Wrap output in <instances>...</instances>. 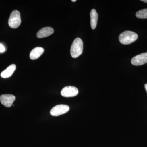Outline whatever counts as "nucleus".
Returning <instances> with one entry per match:
<instances>
[{
    "label": "nucleus",
    "instance_id": "4",
    "mask_svg": "<svg viewBox=\"0 0 147 147\" xmlns=\"http://www.w3.org/2000/svg\"><path fill=\"white\" fill-rule=\"evenodd\" d=\"M68 105L64 104H60L53 107L50 111V115L53 116H58L63 115L69 111Z\"/></svg>",
    "mask_w": 147,
    "mask_h": 147
},
{
    "label": "nucleus",
    "instance_id": "3",
    "mask_svg": "<svg viewBox=\"0 0 147 147\" xmlns=\"http://www.w3.org/2000/svg\"><path fill=\"white\" fill-rule=\"evenodd\" d=\"M21 15L18 10H14L11 13L8 20V24L10 28L13 29L18 28L21 24Z\"/></svg>",
    "mask_w": 147,
    "mask_h": 147
},
{
    "label": "nucleus",
    "instance_id": "15",
    "mask_svg": "<svg viewBox=\"0 0 147 147\" xmlns=\"http://www.w3.org/2000/svg\"><path fill=\"white\" fill-rule=\"evenodd\" d=\"M141 1H142V2H144L146 3H147V0H142Z\"/></svg>",
    "mask_w": 147,
    "mask_h": 147
},
{
    "label": "nucleus",
    "instance_id": "13",
    "mask_svg": "<svg viewBox=\"0 0 147 147\" xmlns=\"http://www.w3.org/2000/svg\"><path fill=\"white\" fill-rule=\"evenodd\" d=\"M5 51V48L2 44L0 43V53H3Z\"/></svg>",
    "mask_w": 147,
    "mask_h": 147
},
{
    "label": "nucleus",
    "instance_id": "11",
    "mask_svg": "<svg viewBox=\"0 0 147 147\" xmlns=\"http://www.w3.org/2000/svg\"><path fill=\"white\" fill-rule=\"evenodd\" d=\"M16 66L15 64L11 65L1 72V76L2 78H9L12 75L14 71L16 70Z\"/></svg>",
    "mask_w": 147,
    "mask_h": 147
},
{
    "label": "nucleus",
    "instance_id": "12",
    "mask_svg": "<svg viewBox=\"0 0 147 147\" xmlns=\"http://www.w3.org/2000/svg\"><path fill=\"white\" fill-rule=\"evenodd\" d=\"M137 18L140 19H146L147 18V8L138 11L136 13Z\"/></svg>",
    "mask_w": 147,
    "mask_h": 147
},
{
    "label": "nucleus",
    "instance_id": "14",
    "mask_svg": "<svg viewBox=\"0 0 147 147\" xmlns=\"http://www.w3.org/2000/svg\"><path fill=\"white\" fill-rule=\"evenodd\" d=\"M145 88L147 93V84H146L145 85Z\"/></svg>",
    "mask_w": 147,
    "mask_h": 147
},
{
    "label": "nucleus",
    "instance_id": "7",
    "mask_svg": "<svg viewBox=\"0 0 147 147\" xmlns=\"http://www.w3.org/2000/svg\"><path fill=\"white\" fill-rule=\"evenodd\" d=\"M16 98L12 94H3L0 96V101L2 104L9 108L13 104Z\"/></svg>",
    "mask_w": 147,
    "mask_h": 147
},
{
    "label": "nucleus",
    "instance_id": "5",
    "mask_svg": "<svg viewBox=\"0 0 147 147\" xmlns=\"http://www.w3.org/2000/svg\"><path fill=\"white\" fill-rule=\"evenodd\" d=\"M79 90L76 87L68 86L64 87L61 91V95L63 97H71L76 96L78 94Z\"/></svg>",
    "mask_w": 147,
    "mask_h": 147
},
{
    "label": "nucleus",
    "instance_id": "16",
    "mask_svg": "<svg viewBox=\"0 0 147 147\" xmlns=\"http://www.w3.org/2000/svg\"><path fill=\"white\" fill-rule=\"evenodd\" d=\"M76 0H72L71 1L73 2H76Z\"/></svg>",
    "mask_w": 147,
    "mask_h": 147
},
{
    "label": "nucleus",
    "instance_id": "1",
    "mask_svg": "<svg viewBox=\"0 0 147 147\" xmlns=\"http://www.w3.org/2000/svg\"><path fill=\"white\" fill-rule=\"evenodd\" d=\"M138 37V35L136 33L130 31H126L120 34L119 39L122 44L129 45L136 41Z\"/></svg>",
    "mask_w": 147,
    "mask_h": 147
},
{
    "label": "nucleus",
    "instance_id": "6",
    "mask_svg": "<svg viewBox=\"0 0 147 147\" xmlns=\"http://www.w3.org/2000/svg\"><path fill=\"white\" fill-rule=\"evenodd\" d=\"M131 63L135 66L142 65L147 63V52L139 54L132 58Z\"/></svg>",
    "mask_w": 147,
    "mask_h": 147
},
{
    "label": "nucleus",
    "instance_id": "10",
    "mask_svg": "<svg viewBox=\"0 0 147 147\" xmlns=\"http://www.w3.org/2000/svg\"><path fill=\"white\" fill-rule=\"evenodd\" d=\"M90 16L91 27L92 30H94L97 26L98 15L96 10L94 9H92L91 11Z\"/></svg>",
    "mask_w": 147,
    "mask_h": 147
},
{
    "label": "nucleus",
    "instance_id": "9",
    "mask_svg": "<svg viewBox=\"0 0 147 147\" xmlns=\"http://www.w3.org/2000/svg\"><path fill=\"white\" fill-rule=\"evenodd\" d=\"M44 50L42 47H38L33 49L30 53L31 59L36 60L39 58L44 53Z\"/></svg>",
    "mask_w": 147,
    "mask_h": 147
},
{
    "label": "nucleus",
    "instance_id": "2",
    "mask_svg": "<svg viewBox=\"0 0 147 147\" xmlns=\"http://www.w3.org/2000/svg\"><path fill=\"white\" fill-rule=\"evenodd\" d=\"M83 51V42L79 38L74 40L70 49L71 57L73 58L78 57L82 55Z\"/></svg>",
    "mask_w": 147,
    "mask_h": 147
},
{
    "label": "nucleus",
    "instance_id": "8",
    "mask_svg": "<svg viewBox=\"0 0 147 147\" xmlns=\"http://www.w3.org/2000/svg\"><path fill=\"white\" fill-rule=\"evenodd\" d=\"M54 29L51 27H45L42 28L37 33V37L38 38H41L50 36L54 33Z\"/></svg>",
    "mask_w": 147,
    "mask_h": 147
}]
</instances>
